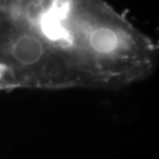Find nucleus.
Instances as JSON below:
<instances>
[{
    "instance_id": "1",
    "label": "nucleus",
    "mask_w": 159,
    "mask_h": 159,
    "mask_svg": "<svg viewBox=\"0 0 159 159\" xmlns=\"http://www.w3.org/2000/svg\"><path fill=\"white\" fill-rule=\"evenodd\" d=\"M27 11L60 48L82 88L116 90L156 70V41L106 0H51Z\"/></svg>"
},
{
    "instance_id": "2",
    "label": "nucleus",
    "mask_w": 159,
    "mask_h": 159,
    "mask_svg": "<svg viewBox=\"0 0 159 159\" xmlns=\"http://www.w3.org/2000/svg\"><path fill=\"white\" fill-rule=\"evenodd\" d=\"M0 69L15 90L82 88L64 54L36 18L11 0H0Z\"/></svg>"
},
{
    "instance_id": "3",
    "label": "nucleus",
    "mask_w": 159,
    "mask_h": 159,
    "mask_svg": "<svg viewBox=\"0 0 159 159\" xmlns=\"http://www.w3.org/2000/svg\"><path fill=\"white\" fill-rule=\"evenodd\" d=\"M22 5L28 6V7L35 9V11H40L44 6L50 3L51 0H12Z\"/></svg>"
}]
</instances>
